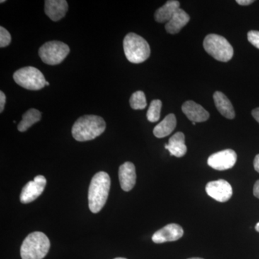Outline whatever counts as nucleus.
Here are the masks:
<instances>
[{
    "mask_svg": "<svg viewBox=\"0 0 259 259\" xmlns=\"http://www.w3.org/2000/svg\"><path fill=\"white\" fill-rule=\"evenodd\" d=\"M253 194L255 197L259 199V180L255 182L253 187Z\"/></svg>",
    "mask_w": 259,
    "mask_h": 259,
    "instance_id": "obj_27",
    "label": "nucleus"
},
{
    "mask_svg": "<svg viewBox=\"0 0 259 259\" xmlns=\"http://www.w3.org/2000/svg\"><path fill=\"white\" fill-rule=\"evenodd\" d=\"M248 41L259 49V31L256 30H250L248 32Z\"/></svg>",
    "mask_w": 259,
    "mask_h": 259,
    "instance_id": "obj_24",
    "label": "nucleus"
},
{
    "mask_svg": "<svg viewBox=\"0 0 259 259\" xmlns=\"http://www.w3.org/2000/svg\"><path fill=\"white\" fill-rule=\"evenodd\" d=\"M192 124H193L194 125H196V122H192Z\"/></svg>",
    "mask_w": 259,
    "mask_h": 259,
    "instance_id": "obj_35",
    "label": "nucleus"
},
{
    "mask_svg": "<svg viewBox=\"0 0 259 259\" xmlns=\"http://www.w3.org/2000/svg\"><path fill=\"white\" fill-rule=\"evenodd\" d=\"M106 129V122L100 116L83 115L75 122L71 134L79 142L92 141L103 134Z\"/></svg>",
    "mask_w": 259,
    "mask_h": 259,
    "instance_id": "obj_1",
    "label": "nucleus"
},
{
    "mask_svg": "<svg viewBox=\"0 0 259 259\" xmlns=\"http://www.w3.org/2000/svg\"><path fill=\"white\" fill-rule=\"evenodd\" d=\"M188 259H203V258H188Z\"/></svg>",
    "mask_w": 259,
    "mask_h": 259,
    "instance_id": "obj_31",
    "label": "nucleus"
},
{
    "mask_svg": "<svg viewBox=\"0 0 259 259\" xmlns=\"http://www.w3.org/2000/svg\"><path fill=\"white\" fill-rule=\"evenodd\" d=\"M69 9L67 2L65 0H46L44 11L46 15L54 22L64 18Z\"/></svg>",
    "mask_w": 259,
    "mask_h": 259,
    "instance_id": "obj_14",
    "label": "nucleus"
},
{
    "mask_svg": "<svg viewBox=\"0 0 259 259\" xmlns=\"http://www.w3.org/2000/svg\"><path fill=\"white\" fill-rule=\"evenodd\" d=\"M182 112L192 122H202L208 120L209 112L195 102L189 100L185 102L182 107Z\"/></svg>",
    "mask_w": 259,
    "mask_h": 259,
    "instance_id": "obj_12",
    "label": "nucleus"
},
{
    "mask_svg": "<svg viewBox=\"0 0 259 259\" xmlns=\"http://www.w3.org/2000/svg\"><path fill=\"white\" fill-rule=\"evenodd\" d=\"M236 3L238 5H243V6H247L254 3L253 0H237Z\"/></svg>",
    "mask_w": 259,
    "mask_h": 259,
    "instance_id": "obj_26",
    "label": "nucleus"
},
{
    "mask_svg": "<svg viewBox=\"0 0 259 259\" xmlns=\"http://www.w3.org/2000/svg\"><path fill=\"white\" fill-rule=\"evenodd\" d=\"M119 180L121 188L129 192L134 188L136 182V167L131 162H125L119 168Z\"/></svg>",
    "mask_w": 259,
    "mask_h": 259,
    "instance_id": "obj_13",
    "label": "nucleus"
},
{
    "mask_svg": "<svg viewBox=\"0 0 259 259\" xmlns=\"http://www.w3.org/2000/svg\"><path fill=\"white\" fill-rule=\"evenodd\" d=\"M41 112L36 109H30L23 115V119L18 124V129L20 132H25L29 127L39 122L41 119Z\"/></svg>",
    "mask_w": 259,
    "mask_h": 259,
    "instance_id": "obj_20",
    "label": "nucleus"
},
{
    "mask_svg": "<svg viewBox=\"0 0 259 259\" xmlns=\"http://www.w3.org/2000/svg\"><path fill=\"white\" fill-rule=\"evenodd\" d=\"M213 99H214L216 108L221 115L230 120L234 118L236 116L234 108L231 101L224 94L221 92H215L213 95Z\"/></svg>",
    "mask_w": 259,
    "mask_h": 259,
    "instance_id": "obj_17",
    "label": "nucleus"
},
{
    "mask_svg": "<svg viewBox=\"0 0 259 259\" xmlns=\"http://www.w3.org/2000/svg\"><path fill=\"white\" fill-rule=\"evenodd\" d=\"M5 102H6V96L3 91L0 92V112L4 110Z\"/></svg>",
    "mask_w": 259,
    "mask_h": 259,
    "instance_id": "obj_25",
    "label": "nucleus"
},
{
    "mask_svg": "<svg viewBox=\"0 0 259 259\" xmlns=\"http://www.w3.org/2000/svg\"><path fill=\"white\" fill-rule=\"evenodd\" d=\"M180 3L176 0L167 1L166 4L158 8L155 13L154 18L160 23H168L177 10L180 9Z\"/></svg>",
    "mask_w": 259,
    "mask_h": 259,
    "instance_id": "obj_18",
    "label": "nucleus"
},
{
    "mask_svg": "<svg viewBox=\"0 0 259 259\" xmlns=\"http://www.w3.org/2000/svg\"><path fill=\"white\" fill-rule=\"evenodd\" d=\"M184 235L183 228L176 223L167 225L156 231L152 236L155 243H163L166 242L178 241Z\"/></svg>",
    "mask_w": 259,
    "mask_h": 259,
    "instance_id": "obj_11",
    "label": "nucleus"
},
{
    "mask_svg": "<svg viewBox=\"0 0 259 259\" xmlns=\"http://www.w3.org/2000/svg\"><path fill=\"white\" fill-rule=\"evenodd\" d=\"M47 185V180L42 175L35 177L33 181L26 184L20 194V202L23 204H28L33 202L44 192Z\"/></svg>",
    "mask_w": 259,
    "mask_h": 259,
    "instance_id": "obj_9",
    "label": "nucleus"
},
{
    "mask_svg": "<svg viewBox=\"0 0 259 259\" xmlns=\"http://www.w3.org/2000/svg\"><path fill=\"white\" fill-rule=\"evenodd\" d=\"M165 148L169 151L171 156L177 158L183 157L187 151L185 134L182 132H177L172 136L168 141V144L165 146Z\"/></svg>",
    "mask_w": 259,
    "mask_h": 259,
    "instance_id": "obj_15",
    "label": "nucleus"
},
{
    "mask_svg": "<svg viewBox=\"0 0 259 259\" xmlns=\"http://www.w3.org/2000/svg\"><path fill=\"white\" fill-rule=\"evenodd\" d=\"M252 115H253L255 120L259 123V107H257V108L254 109V110L252 111Z\"/></svg>",
    "mask_w": 259,
    "mask_h": 259,
    "instance_id": "obj_29",
    "label": "nucleus"
},
{
    "mask_svg": "<svg viewBox=\"0 0 259 259\" xmlns=\"http://www.w3.org/2000/svg\"><path fill=\"white\" fill-rule=\"evenodd\" d=\"M205 190L209 197L220 202H227L233 195L231 185L224 180L209 182L206 185Z\"/></svg>",
    "mask_w": 259,
    "mask_h": 259,
    "instance_id": "obj_10",
    "label": "nucleus"
},
{
    "mask_svg": "<svg viewBox=\"0 0 259 259\" xmlns=\"http://www.w3.org/2000/svg\"><path fill=\"white\" fill-rule=\"evenodd\" d=\"M255 231H256L257 232H258V233H259V222L258 223H257L256 225H255Z\"/></svg>",
    "mask_w": 259,
    "mask_h": 259,
    "instance_id": "obj_30",
    "label": "nucleus"
},
{
    "mask_svg": "<svg viewBox=\"0 0 259 259\" xmlns=\"http://www.w3.org/2000/svg\"><path fill=\"white\" fill-rule=\"evenodd\" d=\"M162 107V102L159 100H154L151 102L149 108H148L147 114V119L151 122H156L160 119L161 116V110Z\"/></svg>",
    "mask_w": 259,
    "mask_h": 259,
    "instance_id": "obj_22",
    "label": "nucleus"
},
{
    "mask_svg": "<svg viewBox=\"0 0 259 259\" xmlns=\"http://www.w3.org/2000/svg\"><path fill=\"white\" fill-rule=\"evenodd\" d=\"M237 154L233 150L226 149L213 153L207 159V164L218 171H225L236 164Z\"/></svg>",
    "mask_w": 259,
    "mask_h": 259,
    "instance_id": "obj_8",
    "label": "nucleus"
},
{
    "mask_svg": "<svg viewBox=\"0 0 259 259\" xmlns=\"http://www.w3.org/2000/svg\"><path fill=\"white\" fill-rule=\"evenodd\" d=\"M110 176L105 171L97 173L93 177L89 187V207L92 212L101 211L106 203L110 189Z\"/></svg>",
    "mask_w": 259,
    "mask_h": 259,
    "instance_id": "obj_2",
    "label": "nucleus"
},
{
    "mask_svg": "<svg viewBox=\"0 0 259 259\" xmlns=\"http://www.w3.org/2000/svg\"><path fill=\"white\" fill-rule=\"evenodd\" d=\"M11 42V35L3 26L0 27V47H8Z\"/></svg>",
    "mask_w": 259,
    "mask_h": 259,
    "instance_id": "obj_23",
    "label": "nucleus"
},
{
    "mask_svg": "<svg viewBox=\"0 0 259 259\" xmlns=\"http://www.w3.org/2000/svg\"><path fill=\"white\" fill-rule=\"evenodd\" d=\"M46 85H47V86H49V82H48V81H47V83H46Z\"/></svg>",
    "mask_w": 259,
    "mask_h": 259,
    "instance_id": "obj_33",
    "label": "nucleus"
},
{
    "mask_svg": "<svg viewBox=\"0 0 259 259\" xmlns=\"http://www.w3.org/2000/svg\"><path fill=\"white\" fill-rule=\"evenodd\" d=\"M114 259H127V258H114Z\"/></svg>",
    "mask_w": 259,
    "mask_h": 259,
    "instance_id": "obj_32",
    "label": "nucleus"
},
{
    "mask_svg": "<svg viewBox=\"0 0 259 259\" xmlns=\"http://www.w3.org/2000/svg\"><path fill=\"white\" fill-rule=\"evenodd\" d=\"M177 127V118L175 114H169L153 129V134L158 139L166 137L175 131Z\"/></svg>",
    "mask_w": 259,
    "mask_h": 259,
    "instance_id": "obj_19",
    "label": "nucleus"
},
{
    "mask_svg": "<svg viewBox=\"0 0 259 259\" xmlns=\"http://www.w3.org/2000/svg\"><path fill=\"white\" fill-rule=\"evenodd\" d=\"M253 166H254L255 171L259 173V154L255 156L254 161H253Z\"/></svg>",
    "mask_w": 259,
    "mask_h": 259,
    "instance_id": "obj_28",
    "label": "nucleus"
},
{
    "mask_svg": "<svg viewBox=\"0 0 259 259\" xmlns=\"http://www.w3.org/2000/svg\"><path fill=\"white\" fill-rule=\"evenodd\" d=\"M123 49L126 58L133 64H141L151 55L149 44L138 34L130 32L123 40Z\"/></svg>",
    "mask_w": 259,
    "mask_h": 259,
    "instance_id": "obj_4",
    "label": "nucleus"
},
{
    "mask_svg": "<svg viewBox=\"0 0 259 259\" xmlns=\"http://www.w3.org/2000/svg\"><path fill=\"white\" fill-rule=\"evenodd\" d=\"M189 15L182 9L177 10L171 20L166 23L165 29L170 34H177L190 21Z\"/></svg>",
    "mask_w": 259,
    "mask_h": 259,
    "instance_id": "obj_16",
    "label": "nucleus"
},
{
    "mask_svg": "<svg viewBox=\"0 0 259 259\" xmlns=\"http://www.w3.org/2000/svg\"><path fill=\"white\" fill-rule=\"evenodd\" d=\"M0 3H5V1H3V0H2V1L0 2Z\"/></svg>",
    "mask_w": 259,
    "mask_h": 259,
    "instance_id": "obj_34",
    "label": "nucleus"
},
{
    "mask_svg": "<svg viewBox=\"0 0 259 259\" xmlns=\"http://www.w3.org/2000/svg\"><path fill=\"white\" fill-rule=\"evenodd\" d=\"M13 79L19 86L33 91L41 90L47 83L41 71L33 66L18 69L13 74Z\"/></svg>",
    "mask_w": 259,
    "mask_h": 259,
    "instance_id": "obj_6",
    "label": "nucleus"
},
{
    "mask_svg": "<svg viewBox=\"0 0 259 259\" xmlns=\"http://www.w3.org/2000/svg\"><path fill=\"white\" fill-rule=\"evenodd\" d=\"M204 50L217 61L228 62L233 56V48L226 38L217 34H209L204 38Z\"/></svg>",
    "mask_w": 259,
    "mask_h": 259,
    "instance_id": "obj_5",
    "label": "nucleus"
},
{
    "mask_svg": "<svg viewBox=\"0 0 259 259\" xmlns=\"http://www.w3.org/2000/svg\"><path fill=\"white\" fill-rule=\"evenodd\" d=\"M130 105L134 110H144L147 106L146 95L144 92L137 91L130 99Z\"/></svg>",
    "mask_w": 259,
    "mask_h": 259,
    "instance_id": "obj_21",
    "label": "nucleus"
},
{
    "mask_svg": "<svg viewBox=\"0 0 259 259\" xmlns=\"http://www.w3.org/2000/svg\"><path fill=\"white\" fill-rule=\"evenodd\" d=\"M51 243L41 232H33L25 238L20 248L22 259H42L49 253Z\"/></svg>",
    "mask_w": 259,
    "mask_h": 259,
    "instance_id": "obj_3",
    "label": "nucleus"
},
{
    "mask_svg": "<svg viewBox=\"0 0 259 259\" xmlns=\"http://www.w3.org/2000/svg\"><path fill=\"white\" fill-rule=\"evenodd\" d=\"M69 52V46L64 42L54 40L44 44L39 49L38 54L42 62L55 66L62 63Z\"/></svg>",
    "mask_w": 259,
    "mask_h": 259,
    "instance_id": "obj_7",
    "label": "nucleus"
}]
</instances>
